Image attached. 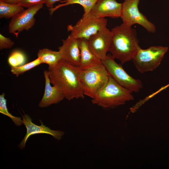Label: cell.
Instances as JSON below:
<instances>
[{
  "label": "cell",
  "mask_w": 169,
  "mask_h": 169,
  "mask_svg": "<svg viewBox=\"0 0 169 169\" xmlns=\"http://www.w3.org/2000/svg\"><path fill=\"white\" fill-rule=\"evenodd\" d=\"M43 5L39 4L27 8L12 18L8 25L9 33L16 35L23 30L31 28L35 22V15Z\"/></svg>",
  "instance_id": "9c48e42d"
},
{
  "label": "cell",
  "mask_w": 169,
  "mask_h": 169,
  "mask_svg": "<svg viewBox=\"0 0 169 169\" xmlns=\"http://www.w3.org/2000/svg\"><path fill=\"white\" fill-rule=\"evenodd\" d=\"M111 40L109 52L121 64L132 60L140 48L136 29L123 23L111 29Z\"/></svg>",
  "instance_id": "7a4b0ae2"
},
{
  "label": "cell",
  "mask_w": 169,
  "mask_h": 169,
  "mask_svg": "<svg viewBox=\"0 0 169 169\" xmlns=\"http://www.w3.org/2000/svg\"><path fill=\"white\" fill-rule=\"evenodd\" d=\"M80 69L79 67L72 65L63 59L54 66L49 67L51 83L69 100L84 97L79 78Z\"/></svg>",
  "instance_id": "6da1fadb"
},
{
  "label": "cell",
  "mask_w": 169,
  "mask_h": 169,
  "mask_svg": "<svg viewBox=\"0 0 169 169\" xmlns=\"http://www.w3.org/2000/svg\"><path fill=\"white\" fill-rule=\"evenodd\" d=\"M168 50L167 47L160 46H151L146 49L140 47L132 60L140 73L151 71L160 65Z\"/></svg>",
  "instance_id": "5b68a950"
},
{
  "label": "cell",
  "mask_w": 169,
  "mask_h": 169,
  "mask_svg": "<svg viewBox=\"0 0 169 169\" xmlns=\"http://www.w3.org/2000/svg\"><path fill=\"white\" fill-rule=\"evenodd\" d=\"M38 57L40 58L42 63H45L49 67H52L62 59L60 52L53 51L48 49L39 50L37 53Z\"/></svg>",
  "instance_id": "2e32d148"
},
{
  "label": "cell",
  "mask_w": 169,
  "mask_h": 169,
  "mask_svg": "<svg viewBox=\"0 0 169 169\" xmlns=\"http://www.w3.org/2000/svg\"><path fill=\"white\" fill-rule=\"evenodd\" d=\"M131 93L110 75L107 82L92 99V102L103 108L113 107L133 100Z\"/></svg>",
  "instance_id": "3957f363"
},
{
  "label": "cell",
  "mask_w": 169,
  "mask_h": 169,
  "mask_svg": "<svg viewBox=\"0 0 169 169\" xmlns=\"http://www.w3.org/2000/svg\"><path fill=\"white\" fill-rule=\"evenodd\" d=\"M62 45L59 47L62 59L69 64L79 67L80 62V50L79 39L70 34L62 40Z\"/></svg>",
  "instance_id": "7c38bea8"
},
{
  "label": "cell",
  "mask_w": 169,
  "mask_h": 169,
  "mask_svg": "<svg viewBox=\"0 0 169 169\" xmlns=\"http://www.w3.org/2000/svg\"><path fill=\"white\" fill-rule=\"evenodd\" d=\"M44 74L45 86L43 96L38 105L40 108H45L52 104H57L64 98L63 95L57 88L53 85H51L47 70L44 72Z\"/></svg>",
  "instance_id": "5bb4252c"
},
{
  "label": "cell",
  "mask_w": 169,
  "mask_h": 169,
  "mask_svg": "<svg viewBox=\"0 0 169 169\" xmlns=\"http://www.w3.org/2000/svg\"><path fill=\"white\" fill-rule=\"evenodd\" d=\"M102 63L111 76L120 85L132 92L137 93L143 87L141 81L129 75L111 55H107Z\"/></svg>",
  "instance_id": "52a82bcc"
},
{
  "label": "cell",
  "mask_w": 169,
  "mask_h": 169,
  "mask_svg": "<svg viewBox=\"0 0 169 169\" xmlns=\"http://www.w3.org/2000/svg\"><path fill=\"white\" fill-rule=\"evenodd\" d=\"M46 0H19L17 3L27 8L38 5L45 4Z\"/></svg>",
  "instance_id": "7402d4cb"
},
{
  "label": "cell",
  "mask_w": 169,
  "mask_h": 169,
  "mask_svg": "<svg viewBox=\"0 0 169 169\" xmlns=\"http://www.w3.org/2000/svg\"><path fill=\"white\" fill-rule=\"evenodd\" d=\"M107 20L105 18H98L90 13L83 15L74 25H68L67 29L73 37L88 40L98 31L107 27Z\"/></svg>",
  "instance_id": "8992f818"
},
{
  "label": "cell",
  "mask_w": 169,
  "mask_h": 169,
  "mask_svg": "<svg viewBox=\"0 0 169 169\" xmlns=\"http://www.w3.org/2000/svg\"><path fill=\"white\" fill-rule=\"evenodd\" d=\"M122 6L116 0H98L90 13L99 18H117L120 17Z\"/></svg>",
  "instance_id": "4fadbf2b"
},
{
  "label": "cell",
  "mask_w": 169,
  "mask_h": 169,
  "mask_svg": "<svg viewBox=\"0 0 169 169\" xmlns=\"http://www.w3.org/2000/svg\"><path fill=\"white\" fill-rule=\"evenodd\" d=\"M22 116L23 123L26 128L27 131L24 137L19 145L18 146L20 149L25 147L28 139L30 136L33 135L38 134H48L59 140L64 134V132L63 131L51 130L44 125L41 121L40 125L34 124L32 122L30 117L28 115L24 114Z\"/></svg>",
  "instance_id": "8fae6325"
},
{
  "label": "cell",
  "mask_w": 169,
  "mask_h": 169,
  "mask_svg": "<svg viewBox=\"0 0 169 169\" xmlns=\"http://www.w3.org/2000/svg\"><path fill=\"white\" fill-rule=\"evenodd\" d=\"M24 10L18 3H10L0 1V18H13Z\"/></svg>",
  "instance_id": "ac0fdd59"
},
{
  "label": "cell",
  "mask_w": 169,
  "mask_h": 169,
  "mask_svg": "<svg viewBox=\"0 0 169 169\" xmlns=\"http://www.w3.org/2000/svg\"><path fill=\"white\" fill-rule=\"evenodd\" d=\"M112 33L107 27L91 36L88 40V46L93 53L102 61L107 56L109 51Z\"/></svg>",
  "instance_id": "30bf717a"
},
{
  "label": "cell",
  "mask_w": 169,
  "mask_h": 169,
  "mask_svg": "<svg viewBox=\"0 0 169 169\" xmlns=\"http://www.w3.org/2000/svg\"><path fill=\"white\" fill-rule=\"evenodd\" d=\"M140 0H124L122 3V10L120 18L123 23L129 26L138 24L149 33H154L156 28L138 9Z\"/></svg>",
  "instance_id": "ba28073f"
},
{
  "label": "cell",
  "mask_w": 169,
  "mask_h": 169,
  "mask_svg": "<svg viewBox=\"0 0 169 169\" xmlns=\"http://www.w3.org/2000/svg\"><path fill=\"white\" fill-rule=\"evenodd\" d=\"M61 0H46L45 4L50 9L54 7L53 5L55 3Z\"/></svg>",
  "instance_id": "cb8c5ba5"
},
{
  "label": "cell",
  "mask_w": 169,
  "mask_h": 169,
  "mask_svg": "<svg viewBox=\"0 0 169 169\" xmlns=\"http://www.w3.org/2000/svg\"><path fill=\"white\" fill-rule=\"evenodd\" d=\"M19 0H0L10 3H17Z\"/></svg>",
  "instance_id": "d4e9b609"
},
{
  "label": "cell",
  "mask_w": 169,
  "mask_h": 169,
  "mask_svg": "<svg viewBox=\"0 0 169 169\" xmlns=\"http://www.w3.org/2000/svg\"><path fill=\"white\" fill-rule=\"evenodd\" d=\"M0 112L10 117L16 125L20 126L23 124V120L21 117L14 116L8 112L4 93L0 95Z\"/></svg>",
  "instance_id": "44dd1931"
},
{
  "label": "cell",
  "mask_w": 169,
  "mask_h": 169,
  "mask_svg": "<svg viewBox=\"0 0 169 169\" xmlns=\"http://www.w3.org/2000/svg\"><path fill=\"white\" fill-rule=\"evenodd\" d=\"M42 63L40 59L38 57L34 60L20 66L11 67V72L12 74L18 77Z\"/></svg>",
  "instance_id": "ffe728a7"
},
{
  "label": "cell",
  "mask_w": 169,
  "mask_h": 169,
  "mask_svg": "<svg viewBox=\"0 0 169 169\" xmlns=\"http://www.w3.org/2000/svg\"><path fill=\"white\" fill-rule=\"evenodd\" d=\"M13 41L10 38L0 34V49L11 48L14 45Z\"/></svg>",
  "instance_id": "603a6c76"
},
{
  "label": "cell",
  "mask_w": 169,
  "mask_h": 169,
  "mask_svg": "<svg viewBox=\"0 0 169 169\" xmlns=\"http://www.w3.org/2000/svg\"><path fill=\"white\" fill-rule=\"evenodd\" d=\"M80 50V62L79 67L84 69L96 66L102 63V61L93 53L89 48L87 40L79 39Z\"/></svg>",
  "instance_id": "9a60e30c"
},
{
  "label": "cell",
  "mask_w": 169,
  "mask_h": 169,
  "mask_svg": "<svg viewBox=\"0 0 169 169\" xmlns=\"http://www.w3.org/2000/svg\"><path fill=\"white\" fill-rule=\"evenodd\" d=\"M98 0H64L61 1V4H59L50 9V14L52 15L56 10L59 8L67 5L78 4L81 5L84 9L83 15L89 13L92 8Z\"/></svg>",
  "instance_id": "e0dca14e"
},
{
  "label": "cell",
  "mask_w": 169,
  "mask_h": 169,
  "mask_svg": "<svg viewBox=\"0 0 169 169\" xmlns=\"http://www.w3.org/2000/svg\"><path fill=\"white\" fill-rule=\"evenodd\" d=\"M110 75L102 62L96 66L80 69L79 78L84 95L94 98L107 82Z\"/></svg>",
  "instance_id": "277c9868"
},
{
  "label": "cell",
  "mask_w": 169,
  "mask_h": 169,
  "mask_svg": "<svg viewBox=\"0 0 169 169\" xmlns=\"http://www.w3.org/2000/svg\"><path fill=\"white\" fill-rule=\"evenodd\" d=\"M26 57L21 50H15L13 51L8 59V63L11 67L20 66L25 64Z\"/></svg>",
  "instance_id": "d6986e66"
}]
</instances>
